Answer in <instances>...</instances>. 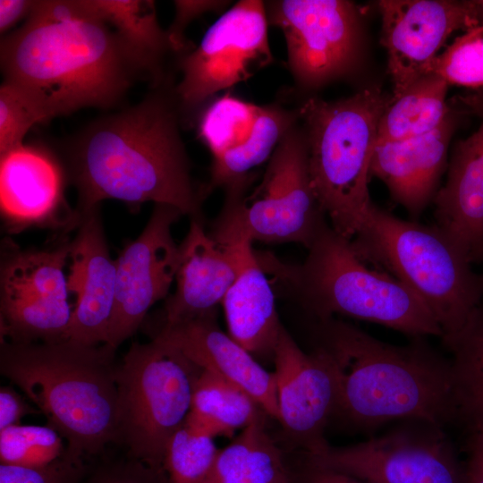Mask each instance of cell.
<instances>
[{"label": "cell", "mask_w": 483, "mask_h": 483, "mask_svg": "<svg viewBox=\"0 0 483 483\" xmlns=\"http://www.w3.org/2000/svg\"><path fill=\"white\" fill-rule=\"evenodd\" d=\"M174 88L161 85L140 103L100 117L76 133L62 157L77 191V212L116 199L152 201L201 219L206 198L191 175Z\"/></svg>", "instance_id": "1"}, {"label": "cell", "mask_w": 483, "mask_h": 483, "mask_svg": "<svg viewBox=\"0 0 483 483\" xmlns=\"http://www.w3.org/2000/svg\"><path fill=\"white\" fill-rule=\"evenodd\" d=\"M4 81L32 97L48 120L110 108L137 74L117 36L88 0H44L1 40Z\"/></svg>", "instance_id": "2"}, {"label": "cell", "mask_w": 483, "mask_h": 483, "mask_svg": "<svg viewBox=\"0 0 483 483\" xmlns=\"http://www.w3.org/2000/svg\"><path fill=\"white\" fill-rule=\"evenodd\" d=\"M315 335L337 374L336 413L354 425L373 429L405 419L445 428L456 421L451 360L423 337L394 345L335 318L317 320Z\"/></svg>", "instance_id": "3"}, {"label": "cell", "mask_w": 483, "mask_h": 483, "mask_svg": "<svg viewBox=\"0 0 483 483\" xmlns=\"http://www.w3.org/2000/svg\"><path fill=\"white\" fill-rule=\"evenodd\" d=\"M115 349L86 345L1 341L0 373L17 386L66 443L83 459L115 444L117 385Z\"/></svg>", "instance_id": "4"}, {"label": "cell", "mask_w": 483, "mask_h": 483, "mask_svg": "<svg viewBox=\"0 0 483 483\" xmlns=\"http://www.w3.org/2000/svg\"><path fill=\"white\" fill-rule=\"evenodd\" d=\"M258 258L317 320L342 315L412 337L443 335L429 309L409 287L388 273L368 267L351 240L328 223L308 248L302 264H283L270 254Z\"/></svg>", "instance_id": "5"}, {"label": "cell", "mask_w": 483, "mask_h": 483, "mask_svg": "<svg viewBox=\"0 0 483 483\" xmlns=\"http://www.w3.org/2000/svg\"><path fill=\"white\" fill-rule=\"evenodd\" d=\"M391 99L370 87L335 101L309 97L297 107L314 191L331 227L350 240L372 205L370 162Z\"/></svg>", "instance_id": "6"}, {"label": "cell", "mask_w": 483, "mask_h": 483, "mask_svg": "<svg viewBox=\"0 0 483 483\" xmlns=\"http://www.w3.org/2000/svg\"><path fill=\"white\" fill-rule=\"evenodd\" d=\"M356 253L409 287L443 335L462 328L483 299L480 275L436 225L403 220L372 203L351 240Z\"/></svg>", "instance_id": "7"}, {"label": "cell", "mask_w": 483, "mask_h": 483, "mask_svg": "<svg viewBox=\"0 0 483 483\" xmlns=\"http://www.w3.org/2000/svg\"><path fill=\"white\" fill-rule=\"evenodd\" d=\"M201 371L161 339L131 344L116 369L115 444L125 454L165 470L167 444L185 421Z\"/></svg>", "instance_id": "8"}, {"label": "cell", "mask_w": 483, "mask_h": 483, "mask_svg": "<svg viewBox=\"0 0 483 483\" xmlns=\"http://www.w3.org/2000/svg\"><path fill=\"white\" fill-rule=\"evenodd\" d=\"M225 191V202L209 235L222 244L295 242L307 249L327 224L314 191L299 122L281 140L260 183Z\"/></svg>", "instance_id": "9"}, {"label": "cell", "mask_w": 483, "mask_h": 483, "mask_svg": "<svg viewBox=\"0 0 483 483\" xmlns=\"http://www.w3.org/2000/svg\"><path fill=\"white\" fill-rule=\"evenodd\" d=\"M70 239L47 248L21 250L8 242L0 266L1 337L13 343L67 340L73 309L69 302Z\"/></svg>", "instance_id": "10"}, {"label": "cell", "mask_w": 483, "mask_h": 483, "mask_svg": "<svg viewBox=\"0 0 483 483\" xmlns=\"http://www.w3.org/2000/svg\"><path fill=\"white\" fill-rule=\"evenodd\" d=\"M265 2L242 0L206 31L199 46L180 56L182 79L174 88L180 114L199 112L222 90L273 62Z\"/></svg>", "instance_id": "11"}, {"label": "cell", "mask_w": 483, "mask_h": 483, "mask_svg": "<svg viewBox=\"0 0 483 483\" xmlns=\"http://www.w3.org/2000/svg\"><path fill=\"white\" fill-rule=\"evenodd\" d=\"M268 25L285 38L287 64L297 90L312 91L348 75L360 48L357 5L344 0L265 2Z\"/></svg>", "instance_id": "12"}, {"label": "cell", "mask_w": 483, "mask_h": 483, "mask_svg": "<svg viewBox=\"0 0 483 483\" xmlns=\"http://www.w3.org/2000/svg\"><path fill=\"white\" fill-rule=\"evenodd\" d=\"M323 467L365 483H465V468L444 432L415 420L360 444L328 445L307 456Z\"/></svg>", "instance_id": "13"}, {"label": "cell", "mask_w": 483, "mask_h": 483, "mask_svg": "<svg viewBox=\"0 0 483 483\" xmlns=\"http://www.w3.org/2000/svg\"><path fill=\"white\" fill-rule=\"evenodd\" d=\"M195 119L198 137L212 155L205 196L216 188L245 187L251 170L269 160L281 140L299 122L298 108L256 105L230 93L212 98Z\"/></svg>", "instance_id": "14"}, {"label": "cell", "mask_w": 483, "mask_h": 483, "mask_svg": "<svg viewBox=\"0 0 483 483\" xmlns=\"http://www.w3.org/2000/svg\"><path fill=\"white\" fill-rule=\"evenodd\" d=\"M182 216L176 208L155 204L139 236L115 258L116 289L106 344L117 350L144 322L149 309L168 297L180 263V244L172 225Z\"/></svg>", "instance_id": "15"}, {"label": "cell", "mask_w": 483, "mask_h": 483, "mask_svg": "<svg viewBox=\"0 0 483 483\" xmlns=\"http://www.w3.org/2000/svg\"><path fill=\"white\" fill-rule=\"evenodd\" d=\"M279 418L285 437L307 456L329 445L324 430L337 412L339 384L328 356L315 348L305 353L283 328L274 360Z\"/></svg>", "instance_id": "16"}, {"label": "cell", "mask_w": 483, "mask_h": 483, "mask_svg": "<svg viewBox=\"0 0 483 483\" xmlns=\"http://www.w3.org/2000/svg\"><path fill=\"white\" fill-rule=\"evenodd\" d=\"M377 6L393 96L428 74L453 33L479 27L474 1L383 0Z\"/></svg>", "instance_id": "17"}, {"label": "cell", "mask_w": 483, "mask_h": 483, "mask_svg": "<svg viewBox=\"0 0 483 483\" xmlns=\"http://www.w3.org/2000/svg\"><path fill=\"white\" fill-rule=\"evenodd\" d=\"M69 182L61 157L39 143H21L0 153V211L4 229L17 234L32 228L67 233L80 216L64 196Z\"/></svg>", "instance_id": "18"}, {"label": "cell", "mask_w": 483, "mask_h": 483, "mask_svg": "<svg viewBox=\"0 0 483 483\" xmlns=\"http://www.w3.org/2000/svg\"><path fill=\"white\" fill-rule=\"evenodd\" d=\"M80 216L70 240L68 284L75 303L67 339L86 345L106 343L113 317L116 264L111 258L99 207Z\"/></svg>", "instance_id": "19"}, {"label": "cell", "mask_w": 483, "mask_h": 483, "mask_svg": "<svg viewBox=\"0 0 483 483\" xmlns=\"http://www.w3.org/2000/svg\"><path fill=\"white\" fill-rule=\"evenodd\" d=\"M156 337L177 348L201 370L218 376L246 392L270 417L278 420L276 383L247 350L223 332L216 313L174 323H161Z\"/></svg>", "instance_id": "20"}, {"label": "cell", "mask_w": 483, "mask_h": 483, "mask_svg": "<svg viewBox=\"0 0 483 483\" xmlns=\"http://www.w3.org/2000/svg\"><path fill=\"white\" fill-rule=\"evenodd\" d=\"M242 242L219 243L205 231L201 219L191 218L180 243L176 288L165 299L162 323L216 313L237 276Z\"/></svg>", "instance_id": "21"}, {"label": "cell", "mask_w": 483, "mask_h": 483, "mask_svg": "<svg viewBox=\"0 0 483 483\" xmlns=\"http://www.w3.org/2000/svg\"><path fill=\"white\" fill-rule=\"evenodd\" d=\"M457 125L451 113L434 131L415 138L377 144L369 167L370 177L386 186L392 199L417 220L433 202Z\"/></svg>", "instance_id": "22"}, {"label": "cell", "mask_w": 483, "mask_h": 483, "mask_svg": "<svg viewBox=\"0 0 483 483\" xmlns=\"http://www.w3.org/2000/svg\"><path fill=\"white\" fill-rule=\"evenodd\" d=\"M435 220L472 263L483 261V122L452 152L446 181L434 199Z\"/></svg>", "instance_id": "23"}, {"label": "cell", "mask_w": 483, "mask_h": 483, "mask_svg": "<svg viewBox=\"0 0 483 483\" xmlns=\"http://www.w3.org/2000/svg\"><path fill=\"white\" fill-rule=\"evenodd\" d=\"M222 305L229 335L256 360L273 361L284 326L270 280L250 242H242L238 274Z\"/></svg>", "instance_id": "24"}, {"label": "cell", "mask_w": 483, "mask_h": 483, "mask_svg": "<svg viewBox=\"0 0 483 483\" xmlns=\"http://www.w3.org/2000/svg\"><path fill=\"white\" fill-rule=\"evenodd\" d=\"M117 36L138 75L163 85L165 60L175 53L167 30L159 25L155 2L148 0H88Z\"/></svg>", "instance_id": "25"}, {"label": "cell", "mask_w": 483, "mask_h": 483, "mask_svg": "<svg viewBox=\"0 0 483 483\" xmlns=\"http://www.w3.org/2000/svg\"><path fill=\"white\" fill-rule=\"evenodd\" d=\"M210 483H293L283 452L267 432L264 415L220 450Z\"/></svg>", "instance_id": "26"}, {"label": "cell", "mask_w": 483, "mask_h": 483, "mask_svg": "<svg viewBox=\"0 0 483 483\" xmlns=\"http://www.w3.org/2000/svg\"><path fill=\"white\" fill-rule=\"evenodd\" d=\"M449 84L428 73L402 93L392 95L377 128V144L419 137L436 129L452 113L446 103Z\"/></svg>", "instance_id": "27"}, {"label": "cell", "mask_w": 483, "mask_h": 483, "mask_svg": "<svg viewBox=\"0 0 483 483\" xmlns=\"http://www.w3.org/2000/svg\"><path fill=\"white\" fill-rule=\"evenodd\" d=\"M452 354L456 421L483 430V299L457 333L442 338Z\"/></svg>", "instance_id": "28"}, {"label": "cell", "mask_w": 483, "mask_h": 483, "mask_svg": "<svg viewBox=\"0 0 483 483\" xmlns=\"http://www.w3.org/2000/svg\"><path fill=\"white\" fill-rule=\"evenodd\" d=\"M266 414L242 389L202 370L193 389L191 410L184 424L208 434L231 437Z\"/></svg>", "instance_id": "29"}, {"label": "cell", "mask_w": 483, "mask_h": 483, "mask_svg": "<svg viewBox=\"0 0 483 483\" xmlns=\"http://www.w3.org/2000/svg\"><path fill=\"white\" fill-rule=\"evenodd\" d=\"M219 452L214 437L183 423L165 449L169 483H210Z\"/></svg>", "instance_id": "30"}, {"label": "cell", "mask_w": 483, "mask_h": 483, "mask_svg": "<svg viewBox=\"0 0 483 483\" xmlns=\"http://www.w3.org/2000/svg\"><path fill=\"white\" fill-rule=\"evenodd\" d=\"M64 438L46 426L14 425L0 430L1 463L41 466L61 457L66 451Z\"/></svg>", "instance_id": "31"}, {"label": "cell", "mask_w": 483, "mask_h": 483, "mask_svg": "<svg viewBox=\"0 0 483 483\" xmlns=\"http://www.w3.org/2000/svg\"><path fill=\"white\" fill-rule=\"evenodd\" d=\"M434 73L449 85L483 87V26L465 31L438 54L428 74Z\"/></svg>", "instance_id": "32"}, {"label": "cell", "mask_w": 483, "mask_h": 483, "mask_svg": "<svg viewBox=\"0 0 483 483\" xmlns=\"http://www.w3.org/2000/svg\"><path fill=\"white\" fill-rule=\"evenodd\" d=\"M48 118L41 106L19 87H0V153L21 143L30 129Z\"/></svg>", "instance_id": "33"}, {"label": "cell", "mask_w": 483, "mask_h": 483, "mask_svg": "<svg viewBox=\"0 0 483 483\" xmlns=\"http://www.w3.org/2000/svg\"><path fill=\"white\" fill-rule=\"evenodd\" d=\"M86 459L65 453L41 466L0 464V483H82L90 470Z\"/></svg>", "instance_id": "34"}, {"label": "cell", "mask_w": 483, "mask_h": 483, "mask_svg": "<svg viewBox=\"0 0 483 483\" xmlns=\"http://www.w3.org/2000/svg\"><path fill=\"white\" fill-rule=\"evenodd\" d=\"M82 483H169V480L165 470L125 454L92 465Z\"/></svg>", "instance_id": "35"}, {"label": "cell", "mask_w": 483, "mask_h": 483, "mask_svg": "<svg viewBox=\"0 0 483 483\" xmlns=\"http://www.w3.org/2000/svg\"><path fill=\"white\" fill-rule=\"evenodd\" d=\"M229 3V1H174L175 15L171 26L166 30L174 52L182 55L191 49L183 33L194 19L208 12L221 11Z\"/></svg>", "instance_id": "36"}, {"label": "cell", "mask_w": 483, "mask_h": 483, "mask_svg": "<svg viewBox=\"0 0 483 483\" xmlns=\"http://www.w3.org/2000/svg\"><path fill=\"white\" fill-rule=\"evenodd\" d=\"M40 414L18 394L13 386L0 388V430L19 425L21 419L27 415Z\"/></svg>", "instance_id": "37"}, {"label": "cell", "mask_w": 483, "mask_h": 483, "mask_svg": "<svg viewBox=\"0 0 483 483\" xmlns=\"http://www.w3.org/2000/svg\"><path fill=\"white\" fill-rule=\"evenodd\" d=\"M293 483H365L347 474L317 464L306 456L292 470Z\"/></svg>", "instance_id": "38"}, {"label": "cell", "mask_w": 483, "mask_h": 483, "mask_svg": "<svg viewBox=\"0 0 483 483\" xmlns=\"http://www.w3.org/2000/svg\"><path fill=\"white\" fill-rule=\"evenodd\" d=\"M467 435L465 483H483V430Z\"/></svg>", "instance_id": "39"}, {"label": "cell", "mask_w": 483, "mask_h": 483, "mask_svg": "<svg viewBox=\"0 0 483 483\" xmlns=\"http://www.w3.org/2000/svg\"><path fill=\"white\" fill-rule=\"evenodd\" d=\"M36 1L1 0L0 1V32L5 34L22 18H28Z\"/></svg>", "instance_id": "40"}, {"label": "cell", "mask_w": 483, "mask_h": 483, "mask_svg": "<svg viewBox=\"0 0 483 483\" xmlns=\"http://www.w3.org/2000/svg\"><path fill=\"white\" fill-rule=\"evenodd\" d=\"M474 4L477 11L479 26H483V1L476 0L474 1Z\"/></svg>", "instance_id": "41"}, {"label": "cell", "mask_w": 483, "mask_h": 483, "mask_svg": "<svg viewBox=\"0 0 483 483\" xmlns=\"http://www.w3.org/2000/svg\"><path fill=\"white\" fill-rule=\"evenodd\" d=\"M482 263H483V261H482ZM480 276H481V283H482V292H483V273H482V274L480 275Z\"/></svg>", "instance_id": "42"}]
</instances>
